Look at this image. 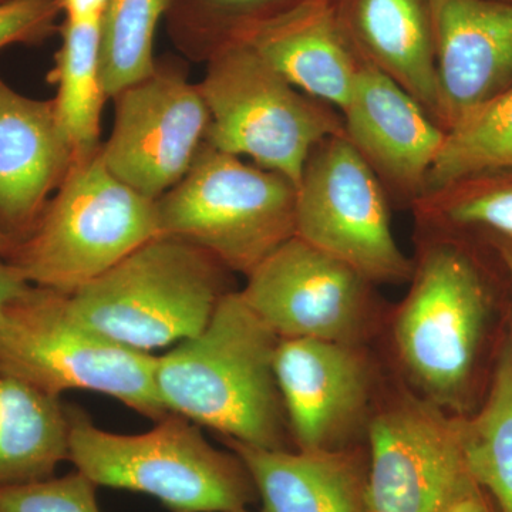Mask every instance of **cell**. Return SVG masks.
Segmentation results:
<instances>
[{
	"instance_id": "cell-1",
	"label": "cell",
	"mask_w": 512,
	"mask_h": 512,
	"mask_svg": "<svg viewBox=\"0 0 512 512\" xmlns=\"http://www.w3.org/2000/svg\"><path fill=\"white\" fill-rule=\"evenodd\" d=\"M278 343L241 292L225 293L201 333L157 356L161 402L225 440L288 450L274 369Z\"/></svg>"
},
{
	"instance_id": "cell-2",
	"label": "cell",
	"mask_w": 512,
	"mask_h": 512,
	"mask_svg": "<svg viewBox=\"0 0 512 512\" xmlns=\"http://www.w3.org/2000/svg\"><path fill=\"white\" fill-rule=\"evenodd\" d=\"M69 413V460L97 487L156 498L171 512L244 510L259 500L244 461L218 450L200 426L168 413L141 434L110 433Z\"/></svg>"
},
{
	"instance_id": "cell-3",
	"label": "cell",
	"mask_w": 512,
	"mask_h": 512,
	"mask_svg": "<svg viewBox=\"0 0 512 512\" xmlns=\"http://www.w3.org/2000/svg\"><path fill=\"white\" fill-rule=\"evenodd\" d=\"M221 266L195 245L157 237L67 295V303L87 328L151 353L204 330L227 293Z\"/></svg>"
},
{
	"instance_id": "cell-4",
	"label": "cell",
	"mask_w": 512,
	"mask_h": 512,
	"mask_svg": "<svg viewBox=\"0 0 512 512\" xmlns=\"http://www.w3.org/2000/svg\"><path fill=\"white\" fill-rule=\"evenodd\" d=\"M157 237L156 201L117 180L99 151L73 164L9 261L30 284L72 295Z\"/></svg>"
},
{
	"instance_id": "cell-5",
	"label": "cell",
	"mask_w": 512,
	"mask_h": 512,
	"mask_svg": "<svg viewBox=\"0 0 512 512\" xmlns=\"http://www.w3.org/2000/svg\"><path fill=\"white\" fill-rule=\"evenodd\" d=\"M157 356L127 348L72 315L67 295L33 285L0 319V369L60 397L89 390L158 421L167 416Z\"/></svg>"
},
{
	"instance_id": "cell-6",
	"label": "cell",
	"mask_w": 512,
	"mask_h": 512,
	"mask_svg": "<svg viewBox=\"0 0 512 512\" xmlns=\"http://www.w3.org/2000/svg\"><path fill=\"white\" fill-rule=\"evenodd\" d=\"M156 207L161 237L195 245L245 275L296 234L295 185L208 144Z\"/></svg>"
},
{
	"instance_id": "cell-7",
	"label": "cell",
	"mask_w": 512,
	"mask_h": 512,
	"mask_svg": "<svg viewBox=\"0 0 512 512\" xmlns=\"http://www.w3.org/2000/svg\"><path fill=\"white\" fill-rule=\"evenodd\" d=\"M208 146L284 175L296 188L315 148L345 128L286 82L251 47L232 40L212 57L200 86Z\"/></svg>"
},
{
	"instance_id": "cell-8",
	"label": "cell",
	"mask_w": 512,
	"mask_h": 512,
	"mask_svg": "<svg viewBox=\"0 0 512 512\" xmlns=\"http://www.w3.org/2000/svg\"><path fill=\"white\" fill-rule=\"evenodd\" d=\"M296 237L355 269L366 281L407 278L375 170L348 140L323 141L296 188Z\"/></svg>"
},
{
	"instance_id": "cell-9",
	"label": "cell",
	"mask_w": 512,
	"mask_h": 512,
	"mask_svg": "<svg viewBox=\"0 0 512 512\" xmlns=\"http://www.w3.org/2000/svg\"><path fill=\"white\" fill-rule=\"evenodd\" d=\"M487 313V292L466 256L433 249L397 313L394 339L414 379L441 402L467 386Z\"/></svg>"
},
{
	"instance_id": "cell-10",
	"label": "cell",
	"mask_w": 512,
	"mask_h": 512,
	"mask_svg": "<svg viewBox=\"0 0 512 512\" xmlns=\"http://www.w3.org/2000/svg\"><path fill=\"white\" fill-rule=\"evenodd\" d=\"M367 512H450L478 490L463 456L458 421L420 403L377 414L369 427Z\"/></svg>"
},
{
	"instance_id": "cell-11",
	"label": "cell",
	"mask_w": 512,
	"mask_h": 512,
	"mask_svg": "<svg viewBox=\"0 0 512 512\" xmlns=\"http://www.w3.org/2000/svg\"><path fill=\"white\" fill-rule=\"evenodd\" d=\"M114 99L116 120L100 157L117 180L157 201L190 171L210 113L198 86L157 72Z\"/></svg>"
},
{
	"instance_id": "cell-12",
	"label": "cell",
	"mask_w": 512,
	"mask_h": 512,
	"mask_svg": "<svg viewBox=\"0 0 512 512\" xmlns=\"http://www.w3.org/2000/svg\"><path fill=\"white\" fill-rule=\"evenodd\" d=\"M247 276L242 298L279 339L352 343L362 329L366 279L296 235Z\"/></svg>"
},
{
	"instance_id": "cell-13",
	"label": "cell",
	"mask_w": 512,
	"mask_h": 512,
	"mask_svg": "<svg viewBox=\"0 0 512 512\" xmlns=\"http://www.w3.org/2000/svg\"><path fill=\"white\" fill-rule=\"evenodd\" d=\"M274 369L299 450H343L369 393L365 360L352 343L279 339Z\"/></svg>"
},
{
	"instance_id": "cell-14",
	"label": "cell",
	"mask_w": 512,
	"mask_h": 512,
	"mask_svg": "<svg viewBox=\"0 0 512 512\" xmlns=\"http://www.w3.org/2000/svg\"><path fill=\"white\" fill-rule=\"evenodd\" d=\"M447 128L512 86V5L429 0Z\"/></svg>"
},
{
	"instance_id": "cell-15",
	"label": "cell",
	"mask_w": 512,
	"mask_h": 512,
	"mask_svg": "<svg viewBox=\"0 0 512 512\" xmlns=\"http://www.w3.org/2000/svg\"><path fill=\"white\" fill-rule=\"evenodd\" d=\"M74 163L55 101L23 96L0 77V228L22 241Z\"/></svg>"
},
{
	"instance_id": "cell-16",
	"label": "cell",
	"mask_w": 512,
	"mask_h": 512,
	"mask_svg": "<svg viewBox=\"0 0 512 512\" xmlns=\"http://www.w3.org/2000/svg\"><path fill=\"white\" fill-rule=\"evenodd\" d=\"M343 113L345 136L373 170L404 190L426 185L446 130L389 74L376 64L359 67Z\"/></svg>"
},
{
	"instance_id": "cell-17",
	"label": "cell",
	"mask_w": 512,
	"mask_h": 512,
	"mask_svg": "<svg viewBox=\"0 0 512 512\" xmlns=\"http://www.w3.org/2000/svg\"><path fill=\"white\" fill-rule=\"evenodd\" d=\"M234 40L251 47L295 89L348 106L357 70L326 0H303L271 18L245 23Z\"/></svg>"
},
{
	"instance_id": "cell-18",
	"label": "cell",
	"mask_w": 512,
	"mask_h": 512,
	"mask_svg": "<svg viewBox=\"0 0 512 512\" xmlns=\"http://www.w3.org/2000/svg\"><path fill=\"white\" fill-rule=\"evenodd\" d=\"M247 466L262 512H367V463L345 450H266L225 440Z\"/></svg>"
},
{
	"instance_id": "cell-19",
	"label": "cell",
	"mask_w": 512,
	"mask_h": 512,
	"mask_svg": "<svg viewBox=\"0 0 512 512\" xmlns=\"http://www.w3.org/2000/svg\"><path fill=\"white\" fill-rule=\"evenodd\" d=\"M69 460L60 397L0 369V487L46 480Z\"/></svg>"
},
{
	"instance_id": "cell-20",
	"label": "cell",
	"mask_w": 512,
	"mask_h": 512,
	"mask_svg": "<svg viewBox=\"0 0 512 512\" xmlns=\"http://www.w3.org/2000/svg\"><path fill=\"white\" fill-rule=\"evenodd\" d=\"M357 23L376 66L443 123L436 47L419 0H359Z\"/></svg>"
},
{
	"instance_id": "cell-21",
	"label": "cell",
	"mask_w": 512,
	"mask_h": 512,
	"mask_svg": "<svg viewBox=\"0 0 512 512\" xmlns=\"http://www.w3.org/2000/svg\"><path fill=\"white\" fill-rule=\"evenodd\" d=\"M101 20H66L62 46L56 55L57 119L76 158V163L100 151V120L104 100L100 69Z\"/></svg>"
},
{
	"instance_id": "cell-22",
	"label": "cell",
	"mask_w": 512,
	"mask_h": 512,
	"mask_svg": "<svg viewBox=\"0 0 512 512\" xmlns=\"http://www.w3.org/2000/svg\"><path fill=\"white\" fill-rule=\"evenodd\" d=\"M503 168H512V86L447 128L426 187L446 190L466 178Z\"/></svg>"
},
{
	"instance_id": "cell-23",
	"label": "cell",
	"mask_w": 512,
	"mask_h": 512,
	"mask_svg": "<svg viewBox=\"0 0 512 512\" xmlns=\"http://www.w3.org/2000/svg\"><path fill=\"white\" fill-rule=\"evenodd\" d=\"M461 448L474 483L512 512V348L495 370L490 394L473 419L458 421Z\"/></svg>"
},
{
	"instance_id": "cell-24",
	"label": "cell",
	"mask_w": 512,
	"mask_h": 512,
	"mask_svg": "<svg viewBox=\"0 0 512 512\" xmlns=\"http://www.w3.org/2000/svg\"><path fill=\"white\" fill-rule=\"evenodd\" d=\"M170 0H111L100 22V69L107 97L157 72L154 36Z\"/></svg>"
},
{
	"instance_id": "cell-25",
	"label": "cell",
	"mask_w": 512,
	"mask_h": 512,
	"mask_svg": "<svg viewBox=\"0 0 512 512\" xmlns=\"http://www.w3.org/2000/svg\"><path fill=\"white\" fill-rule=\"evenodd\" d=\"M97 485L80 471L0 487V512H101Z\"/></svg>"
},
{
	"instance_id": "cell-26",
	"label": "cell",
	"mask_w": 512,
	"mask_h": 512,
	"mask_svg": "<svg viewBox=\"0 0 512 512\" xmlns=\"http://www.w3.org/2000/svg\"><path fill=\"white\" fill-rule=\"evenodd\" d=\"M57 0H2L0 2V50L19 43L45 40L56 28Z\"/></svg>"
},
{
	"instance_id": "cell-27",
	"label": "cell",
	"mask_w": 512,
	"mask_h": 512,
	"mask_svg": "<svg viewBox=\"0 0 512 512\" xmlns=\"http://www.w3.org/2000/svg\"><path fill=\"white\" fill-rule=\"evenodd\" d=\"M451 221L464 225H485L512 238V185L468 195L447 208Z\"/></svg>"
},
{
	"instance_id": "cell-28",
	"label": "cell",
	"mask_w": 512,
	"mask_h": 512,
	"mask_svg": "<svg viewBox=\"0 0 512 512\" xmlns=\"http://www.w3.org/2000/svg\"><path fill=\"white\" fill-rule=\"evenodd\" d=\"M22 271L10 261H0V319L6 308L32 288Z\"/></svg>"
},
{
	"instance_id": "cell-29",
	"label": "cell",
	"mask_w": 512,
	"mask_h": 512,
	"mask_svg": "<svg viewBox=\"0 0 512 512\" xmlns=\"http://www.w3.org/2000/svg\"><path fill=\"white\" fill-rule=\"evenodd\" d=\"M66 20H101L111 0H57Z\"/></svg>"
},
{
	"instance_id": "cell-30",
	"label": "cell",
	"mask_w": 512,
	"mask_h": 512,
	"mask_svg": "<svg viewBox=\"0 0 512 512\" xmlns=\"http://www.w3.org/2000/svg\"><path fill=\"white\" fill-rule=\"evenodd\" d=\"M450 512H493V510H491L487 498L484 497L483 490L478 488L474 493L463 498L460 503L454 505Z\"/></svg>"
},
{
	"instance_id": "cell-31",
	"label": "cell",
	"mask_w": 512,
	"mask_h": 512,
	"mask_svg": "<svg viewBox=\"0 0 512 512\" xmlns=\"http://www.w3.org/2000/svg\"><path fill=\"white\" fill-rule=\"evenodd\" d=\"M18 244V239L13 238L12 235L0 228V258L9 261L13 254H15Z\"/></svg>"
},
{
	"instance_id": "cell-32",
	"label": "cell",
	"mask_w": 512,
	"mask_h": 512,
	"mask_svg": "<svg viewBox=\"0 0 512 512\" xmlns=\"http://www.w3.org/2000/svg\"><path fill=\"white\" fill-rule=\"evenodd\" d=\"M501 254H503L505 265H507L508 272H510L512 279V245H501Z\"/></svg>"
},
{
	"instance_id": "cell-33",
	"label": "cell",
	"mask_w": 512,
	"mask_h": 512,
	"mask_svg": "<svg viewBox=\"0 0 512 512\" xmlns=\"http://www.w3.org/2000/svg\"><path fill=\"white\" fill-rule=\"evenodd\" d=\"M225 5H249V3L262 2V0H215Z\"/></svg>"
},
{
	"instance_id": "cell-34",
	"label": "cell",
	"mask_w": 512,
	"mask_h": 512,
	"mask_svg": "<svg viewBox=\"0 0 512 512\" xmlns=\"http://www.w3.org/2000/svg\"><path fill=\"white\" fill-rule=\"evenodd\" d=\"M229 512H251V511H248V508H244V510L229 511Z\"/></svg>"
},
{
	"instance_id": "cell-35",
	"label": "cell",
	"mask_w": 512,
	"mask_h": 512,
	"mask_svg": "<svg viewBox=\"0 0 512 512\" xmlns=\"http://www.w3.org/2000/svg\"><path fill=\"white\" fill-rule=\"evenodd\" d=\"M0 2H2V0H0Z\"/></svg>"
}]
</instances>
